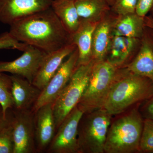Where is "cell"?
<instances>
[{"label":"cell","instance_id":"14","mask_svg":"<svg viewBox=\"0 0 153 153\" xmlns=\"http://www.w3.org/2000/svg\"><path fill=\"white\" fill-rule=\"evenodd\" d=\"M53 102L45 105L35 113V137L37 153L47 151L56 132Z\"/></svg>","mask_w":153,"mask_h":153},{"label":"cell","instance_id":"19","mask_svg":"<svg viewBox=\"0 0 153 153\" xmlns=\"http://www.w3.org/2000/svg\"><path fill=\"white\" fill-rule=\"evenodd\" d=\"M145 28L144 17L135 12L116 15L113 24V35L140 39Z\"/></svg>","mask_w":153,"mask_h":153},{"label":"cell","instance_id":"16","mask_svg":"<svg viewBox=\"0 0 153 153\" xmlns=\"http://www.w3.org/2000/svg\"><path fill=\"white\" fill-rule=\"evenodd\" d=\"M140 43V39L114 35L106 60L118 68L125 67L135 57Z\"/></svg>","mask_w":153,"mask_h":153},{"label":"cell","instance_id":"8","mask_svg":"<svg viewBox=\"0 0 153 153\" xmlns=\"http://www.w3.org/2000/svg\"><path fill=\"white\" fill-rule=\"evenodd\" d=\"M13 153H36L35 112L32 109L13 111Z\"/></svg>","mask_w":153,"mask_h":153},{"label":"cell","instance_id":"21","mask_svg":"<svg viewBox=\"0 0 153 153\" xmlns=\"http://www.w3.org/2000/svg\"><path fill=\"white\" fill-rule=\"evenodd\" d=\"M81 20L99 22L110 11L107 0H75Z\"/></svg>","mask_w":153,"mask_h":153},{"label":"cell","instance_id":"23","mask_svg":"<svg viewBox=\"0 0 153 153\" xmlns=\"http://www.w3.org/2000/svg\"><path fill=\"white\" fill-rule=\"evenodd\" d=\"M140 152L153 153V120L145 118L140 144Z\"/></svg>","mask_w":153,"mask_h":153},{"label":"cell","instance_id":"1","mask_svg":"<svg viewBox=\"0 0 153 153\" xmlns=\"http://www.w3.org/2000/svg\"><path fill=\"white\" fill-rule=\"evenodd\" d=\"M9 33L19 42L47 53L71 43V36L51 7L14 23Z\"/></svg>","mask_w":153,"mask_h":153},{"label":"cell","instance_id":"26","mask_svg":"<svg viewBox=\"0 0 153 153\" xmlns=\"http://www.w3.org/2000/svg\"><path fill=\"white\" fill-rule=\"evenodd\" d=\"M26 44L17 41L9 32L3 33L0 36V50L12 49L23 51Z\"/></svg>","mask_w":153,"mask_h":153},{"label":"cell","instance_id":"31","mask_svg":"<svg viewBox=\"0 0 153 153\" xmlns=\"http://www.w3.org/2000/svg\"><path fill=\"white\" fill-rule=\"evenodd\" d=\"M151 10H152L153 12V4L152 7V9H151Z\"/></svg>","mask_w":153,"mask_h":153},{"label":"cell","instance_id":"30","mask_svg":"<svg viewBox=\"0 0 153 153\" xmlns=\"http://www.w3.org/2000/svg\"><path fill=\"white\" fill-rule=\"evenodd\" d=\"M144 22L145 27L153 30V18L152 16H146L144 17Z\"/></svg>","mask_w":153,"mask_h":153},{"label":"cell","instance_id":"24","mask_svg":"<svg viewBox=\"0 0 153 153\" xmlns=\"http://www.w3.org/2000/svg\"><path fill=\"white\" fill-rule=\"evenodd\" d=\"M110 11L116 15L134 13L138 0H107Z\"/></svg>","mask_w":153,"mask_h":153},{"label":"cell","instance_id":"29","mask_svg":"<svg viewBox=\"0 0 153 153\" xmlns=\"http://www.w3.org/2000/svg\"><path fill=\"white\" fill-rule=\"evenodd\" d=\"M12 117H5L3 112L2 108L0 104V131L4 127L8 125L12 120Z\"/></svg>","mask_w":153,"mask_h":153},{"label":"cell","instance_id":"3","mask_svg":"<svg viewBox=\"0 0 153 153\" xmlns=\"http://www.w3.org/2000/svg\"><path fill=\"white\" fill-rule=\"evenodd\" d=\"M143 121L142 115L135 108L111 122L107 134L105 153L140 152Z\"/></svg>","mask_w":153,"mask_h":153},{"label":"cell","instance_id":"27","mask_svg":"<svg viewBox=\"0 0 153 153\" xmlns=\"http://www.w3.org/2000/svg\"><path fill=\"white\" fill-rule=\"evenodd\" d=\"M153 0H138L136 13L139 16L144 17L152 9Z\"/></svg>","mask_w":153,"mask_h":153},{"label":"cell","instance_id":"28","mask_svg":"<svg viewBox=\"0 0 153 153\" xmlns=\"http://www.w3.org/2000/svg\"><path fill=\"white\" fill-rule=\"evenodd\" d=\"M142 112L145 118L153 120V95L145 101V104L142 108Z\"/></svg>","mask_w":153,"mask_h":153},{"label":"cell","instance_id":"12","mask_svg":"<svg viewBox=\"0 0 153 153\" xmlns=\"http://www.w3.org/2000/svg\"><path fill=\"white\" fill-rule=\"evenodd\" d=\"M72 43L60 49L46 53L42 59L32 83L42 91L54 76L64 60L76 49Z\"/></svg>","mask_w":153,"mask_h":153},{"label":"cell","instance_id":"7","mask_svg":"<svg viewBox=\"0 0 153 153\" xmlns=\"http://www.w3.org/2000/svg\"><path fill=\"white\" fill-rule=\"evenodd\" d=\"M84 113L76 105L56 131L47 148L49 153H80L78 141L79 121Z\"/></svg>","mask_w":153,"mask_h":153},{"label":"cell","instance_id":"15","mask_svg":"<svg viewBox=\"0 0 153 153\" xmlns=\"http://www.w3.org/2000/svg\"><path fill=\"white\" fill-rule=\"evenodd\" d=\"M116 15L111 11L101 19L94 29L92 37V59L95 62L105 60L113 36Z\"/></svg>","mask_w":153,"mask_h":153},{"label":"cell","instance_id":"6","mask_svg":"<svg viewBox=\"0 0 153 153\" xmlns=\"http://www.w3.org/2000/svg\"><path fill=\"white\" fill-rule=\"evenodd\" d=\"M95 61L77 66L67 85L53 102L56 131L66 117L78 104L90 78Z\"/></svg>","mask_w":153,"mask_h":153},{"label":"cell","instance_id":"11","mask_svg":"<svg viewBox=\"0 0 153 153\" xmlns=\"http://www.w3.org/2000/svg\"><path fill=\"white\" fill-rule=\"evenodd\" d=\"M53 0H0V22L10 26L50 7Z\"/></svg>","mask_w":153,"mask_h":153},{"label":"cell","instance_id":"17","mask_svg":"<svg viewBox=\"0 0 153 153\" xmlns=\"http://www.w3.org/2000/svg\"><path fill=\"white\" fill-rule=\"evenodd\" d=\"M10 77L14 108L19 110L32 109L41 90L22 76L12 74Z\"/></svg>","mask_w":153,"mask_h":153},{"label":"cell","instance_id":"25","mask_svg":"<svg viewBox=\"0 0 153 153\" xmlns=\"http://www.w3.org/2000/svg\"><path fill=\"white\" fill-rule=\"evenodd\" d=\"M12 119L8 125L0 131V153L14 152V144Z\"/></svg>","mask_w":153,"mask_h":153},{"label":"cell","instance_id":"10","mask_svg":"<svg viewBox=\"0 0 153 153\" xmlns=\"http://www.w3.org/2000/svg\"><path fill=\"white\" fill-rule=\"evenodd\" d=\"M20 57L12 61H0V73L9 72L24 77L31 83L46 52L27 44Z\"/></svg>","mask_w":153,"mask_h":153},{"label":"cell","instance_id":"2","mask_svg":"<svg viewBox=\"0 0 153 153\" xmlns=\"http://www.w3.org/2000/svg\"><path fill=\"white\" fill-rule=\"evenodd\" d=\"M153 95L152 80L122 67L119 68L117 78L103 108L111 115L120 114Z\"/></svg>","mask_w":153,"mask_h":153},{"label":"cell","instance_id":"5","mask_svg":"<svg viewBox=\"0 0 153 153\" xmlns=\"http://www.w3.org/2000/svg\"><path fill=\"white\" fill-rule=\"evenodd\" d=\"M112 115L105 108L84 113L79 121L78 141L80 153H104Z\"/></svg>","mask_w":153,"mask_h":153},{"label":"cell","instance_id":"13","mask_svg":"<svg viewBox=\"0 0 153 153\" xmlns=\"http://www.w3.org/2000/svg\"><path fill=\"white\" fill-rule=\"evenodd\" d=\"M129 71L153 81V30L145 27L136 55L125 66Z\"/></svg>","mask_w":153,"mask_h":153},{"label":"cell","instance_id":"9","mask_svg":"<svg viewBox=\"0 0 153 153\" xmlns=\"http://www.w3.org/2000/svg\"><path fill=\"white\" fill-rule=\"evenodd\" d=\"M78 59V52L76 48L41 91L39 97L31 109L35 113L41 107L55 101L76 70Z\"/></svg>","mask_w":153,"mask_h":153},{"label":"cell","instance_id":"4","mask_svg":"<svg viewBox=\"0 0 153 153\" xmlns=\"http://www.w3.org/2000/svg\"><path fill=\"white\" fill-rule=\"evenodd\" d=\"M119 68L107 60L94 62L77 106L84 113L103 108L117 77Z\"/></svg>","mask_w":153,"mask_h":153},{"label":"cell","instance_id":"22","mask_svg":"<svg viewBox=\"0 0 153 153\" xmlns=\"http://www.w3.org/2000/svg\"><path fill=\"white\" fill-rule=\"evenodd\" d=\"M12 81L10 76L0 73V104L2 108L4 115L7 117L8 111L14 107L11 93Z\"/></svg>","mask_w":153,"mask_h":153},{"label":"cell","instance_id":"18","mask_svg":"<svg viewBox=\"0 0 153 153\" xmlns=\"http://www.w3.org/2000/svg\"><path fill=\"white\" fill-rule=\"evenodd\" d=\"M98 22L81 20L78 29L71 35V43L74 44L78 50L77 67L87 64L93 60L92 37L94 31Z\"/></svg>","mask_w":153,"mask_h":153},{"label":"cell","instance_id":"20","mask_svg":"<svg viewBox=\"0 0 153 153\" xmlns=\"http://www.w3.org/2000/svg\"><path fill=\"white\" fill-rule=\"evenodd\" d=\"M51 7L70 36L75 33L81 22L75 0H53Z\"/></svg>","mask_w":153,"mask_h":153}]
</instances>
